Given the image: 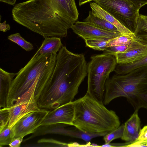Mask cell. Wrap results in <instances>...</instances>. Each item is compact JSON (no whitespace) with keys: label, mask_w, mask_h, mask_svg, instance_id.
Listing matches in <instances>:
<instances>
[{"label":"cell","mask_w":147,"mask_h":147,"mask_svg":"<svg viewBox=\"0 0 147 147\" xmlns=\"http://www.w3.org/2000/svg\"><path fill=\"white\" fill-rule=\"evenodd\" d=\"M72 102L49 111L41 126L59 124L73 126L74 109Z\"/></svg>","instance_id":"obj_10"},{"label":"cell","mask_w":147,"mask_h":147,"mask_svg":"<svg viewBox=\"0 0 147 147\" xmlns=\"http://www.w3.org/2000/svg\"><path fill=\"white\" fill-rule=\"evenodd\" d=\"M14 137L12 127L6 126L0 130V147L8 145Z\"/></svg>","instance_id":"obj_24"},{"label":"cell","mask_w":147,"mask_h":147,"mask_svg":"<svg viewBox=\"0 0 147 147\" xmlns=\"http://www.w3.org/2000/svg\"><path fill=\"white\" fill-rule=\"evenodd\" d=\"M72 103L73 126L86 133L107 134L118 127L119 118L115 112L108 109L87 93Z\"/></svg>","instance_id":"obj_4"},{"label":"cell","mask_w":147,"mask_h":147,"mask_svg":"<svg viewBox=\"0 0 147 147\" xmlns=\"http://www.w3.org/2000/svg\"><path fill=\"white\" fill-rule=\"evenodd\" d=\"M124 97L134 111L147 109V66L123 75L117 74L107 79L105 84L103 103L109 104L119 97Z\"/></svg>","instance_id":"obj_5"},{"label":"cell","mask_w":147,"mask_h":147,"mask_svg":"<svg viewBox=\"0 0 147 147\" xmlns=\"http://www.w3.org/2000/svg\"><path fill=\"white\" fill-rule=\"evenodd\" d=\"M132 143L127 142L124 143H111L105 144L101 146L100 147H128V146Z\"/></svg>","instance_id":"obj_31"},{"label":"cell","mask_w":147,"mask_h":147,"mask_svg":"<svg viewBox=\"0 0 147 147\" xmlns=\"http://www.w3.org/2000/svg\"><path fill=\"white\" fill-rule=\"evenodd\" d=\"M38 143H47L55 145V146L57 147H74L80 146L81 145L77 143H73L68 144L53 139H42L38 141Z\"/></svg>","instance_id":"obj_27"},{"label":"cell","mask_w":147,"mask_h":147,"mask_svg":"<svg viewBox=\"0 0 147 147\" xmlns=\"http://www.w3.org/2000/svg\"><path fill=\"white\" fill-rule=\"evenodd\" d=\"M87 64L84 55L74 53L62 45L49 86L37 102L39 107L52 110L73 101L87 76Z\"/></svg>","instance_id":"obj_2"},{"label":"cell","mask_w":147,"mask_h":147,"mask_svg":"<svg viewBox=\"0 0 147 147\" xmlns=\"http://www.w3.org/2000/svg\"><path fill=\"white\" fill-rule=\"evenodd\" d=\"M134 34L137 28L139 9L130 0H93Z\"/></svg>","instance_id":"obj_7"},{"label":"cell","mask_w":147,"mask_h":147,"mask_svg":"<svg viewBox=\"0 0 147 147\" xmlns=\"http://www.w3.org/2000/svg\"><path fill=\"white\" fill-rule=\"evenodd\" d=\"M134 34L122 35L112 39L107 46H128L134 38Z\"/></svg>","instance_id":"obj_22"},{"label":"cell","mask_w":147,"mask_h":147,"mask_svg":"<svg viewBox=\"0 0 147 147\" xmlns=\"http://www.w3.org/2000/svg\"><path fill=\"white\" fill-rule=\"evenodd\" d=\"M49 111L41 109L38 111L29 113L19 120L12 127L14 137L33 134L42 125Z\"/></svg>","instance_id":"obj_8"},{"label":"cell","mask_w":147,"mask_h":147,"mask_svg":"<svg viewBox=\"0 0 147 147\" xmlns=\"http://www.w3.org/2000/svg\"><path fill=\"white\" fill-rule=\"evenodd\" d=\"M113 38H98L85 40L86 46L95 50L104 51L107 44Z\"/></svg>","instance_id":"obj_21"},{"label":"cell","mask_w":147,"mask_h":147,"mask_svg":"<svg viewBox=\"0 0 147 147\" xmlns=\"http://www.w3.org/2000/svg\"><path fill=\"white\" fill-rule=\"evenodd\" d=\"M85 22L91 24L101 29L114 32H119L113 25L105 20L101 18L94 15L92 11H89L88 16L84 19Z\"/></svg>","instance_id":"obj_19"},{"label":"cell","mask_w":147,"mask_h":147,"mask_svg":"<svg viewBox=\"0 0 147 147\" xmlns=\"http://www.w3.org/2000/svg\"><path fill=\"white\" fill-rule=\"evenodd\" d=\"M56 56L36 51L12 81L6 98V107L30 101L37 102L49 86Z\"/></svg>","instance_id":"obj_3"},{"label":"cell","mask_w":147,"mask_h":147,"mask_svg":"<svg viewBox=\"0 0 147 147\" xmlns=\"http://www.w3.org/2000/svg\"><path fill=\"white\" fill-rule=\"evenodd\" d=\"M24 137L19 136L14 137L8 145L10 147H19L23 140Z\"/></svg>","instance_id":"obj_30"},{"label":"cell","mask_w":147,"mask_h":147,"mask_svg":"<svg viewBox=\"0 0 147 147\" xmlns=\"http://www.w3.org/2000/svg\"><path fill=\"white\" fill-rule=\"evenodd\" d=\"M13 20L44 37H66L78 20L75 0H28L16 4Z\"/></svg>","instance_id":"obj_1"},{"label":"cell","mask_w":147,"mask_h":147,"mask_svg":"<svg viewBox=\"0 0 147 147\" xmlns=\"http://www.w3.org/2000/svg\"><path fill=\"white\" fill-rule=\"evenodd\" d=\"M117 64L114 55L103 53L91 57L87 64L86 93L103 102L106 82L110 74L114 71Z\"/></svg>","instance_id":"obj_6"},{"label":"cell","mask_w":147,"mask_h":147,"mask_svg":"<svg viewBox=\"0 0 147 147\" xmlns=\"http://www.w3.org/2000/svg\"><path fill=\"white\" fill-rule=\"evenodd\" d=\"M90 6L94 15L105 20L114 25L121 34H134L95 3L94 2L90 3Z\"/></svg>","instance_id":"obj_15"},{"label":"cell","mask_w":147,"mask_h":147,"mask_svg":"<svg viewBox=\"0 0 147 147\" xmlns=\"http://www.w3.org/2000/svg\"><path fill=\"white\" fill-rule=\"evenodd\" d=\"M56 125L42 126L39 130L40 135L47 134H60L80 139L88 142L93 138L104 136L107 134H88L83 132L78 129V130H73L66 128L62 125Z\"/></svg>","instance_id":"obj_12"},{"label":"cell","mask_w":147,"mask_h":147,"mask_svg":"<svg viewBox=\"0 0 147 147\" xmlns=\"http://www.w3.org/2000/svg\"><path fill=\"white\" fill-rule=\"evenodd\" d=\"M147 17V16H146Z\"/></svg>","instance_id":"obj_37"},{"label":"cell","mask_w":147,"mask_h":147,"mask_svg":"<svg viewBox=\"0 0 147 147\" xmlns=\"http://www.w3.org/2000/svg\"><path fill=\"white\" fill-rule=\"evenodd\" d=\"M60 38L56 36L47 37L37 51L41 54H52L57 55L63 45Z\"/></svg>","instance_id":"obj_17"},{"label":"cell","mask_w":147,"mask_h":147,"mask_svg":"<svg viewBox=\"0 0 147 147\" xmlns=\"http://www.w3.org/2000/svg\"><path fill=\"white\" fill-rule=\"evenodd\" d=\"M17 73H10L0 68V106L6 107V100L11 83Z\"/></svg>","instance_id":"obj_16"},{"label":"cell","mask_w":147,"mask_h":147,"mask_svg":"<svg viewBox=\"0 0 147 147\" xmlns=\"http://www.w3.org/2000/svg\"><path fill=\"white\" fill-rule=\"evenodd\" d=\"M8 39L17 44L26 51H30L34 48L33 45L25 40L19 33H16L9 36Z\"/></svg>","instance_id":"obj_23"},{"label":"cell","mask_w":147,"mask_h":147,"mask_svg":"<svg viewBox=\"0 0 147 147\" xmlns=\"http://www.w3.org/2000/svg\"><path fill=\"white\" fill-rule=\"evenodd\" d=\"M93 0H79V4L80 6H81L85 3L92 1Z\"/></svg>","instance_id":"obj_35"},{"label":"cell","mask_w":147,"mask_h":147,"mask_svg":"<svg viewBox=\"0 0 147 147\" xmlns=\"http://www.w3.org/2000/svg\"><path fill=\"white\" fill-rule=\"evenodd\" d=\"M139 10L144 6L147 4V0H130Z\"/></svg>","instance_id":"obj_32"},{"label":"cell","mask_w":147,"mask_h":147,"mask_svg":"<svg viewBox=\"0 0 147 147\" xmlns=\"http://www.w3.org/2000/svg\"><path fill=\"white\" fill-rule=\"evenodd\" d=\"M147 142V125L141 129L137 140L128 146V147L145 146Z\"/></svg>","instance_id":"obj_26"},{"label":"cell","mask_w":147,"mask_h":147,"mask_svg":"<svg viewBox=\"0 0 147 147\" xmlns=\"http://www.w3.org/2000/svg\"><path fill=\"white\" fill-rule=\"evenodd\" d=\"M128 46H115L107 47L103 51V53L110 55L115 56L117 53L124 51L127 49Z\"/></svg>","instance_id":"obj_28"},{"label":"cell","mask_w":147,"mask_h":147,"mask_svg":"<svg viewBox=\"0 0 147 147\" xmlns=\"http://www.w3.org/2000/svg\"><path fill=\"white\" fill-rule=\"evenodd\" d=\"M145 146H147V142H146L145 144Z\"/></svg>","instance_id":"obj_36"},{"label":"cell","mask_w":147,"mask_h":147,"mask_svg":"<svg viewBox=\"0 0 147 147\" xmlns=\"http://www.w3.org/2000/svg\"><path fill=\"white\" fill-rule=\"evenodd\" d=\"M147 66V55L136 62L127 64H117L114 71L118 74L123 75L139 68Z\"/></svg>","instance_id":"obj_18"},{"label":"cell","mask_w":147,"mask_h":147,"mask_svg":"<svg viewBox=\"0 0 147 147\" xmlns=\"http://www.w3.org/2000/svg\"><path fill=\"white\" fill-rule=\"evenodd\" d=\"M124 128V124H123L104 136L105 144H108L115 139L121 138L123 134Z\"/></svg>","instance_id":"obj_25"},{"label":"cell","mask_w":147,"mask_h":147,"mask_svg":"<svg viewBox=\"0 0 147 147\" xmlns=\"http://www.w3.org/2000/svg\"><path fill=\"white\" fill-rule=\"evenodd\" d=\"M141 121L138 111H134L125 123L123 132L121 139L127 142L133 143L137 139L141 130Z\"/></svg>","instance_id":"obj_14"},{"label":"cell","mask_w":147,"mask_h":147,"mask_svg":"<svg viewBox=\"0 0 147 147\" xmlns=\"http://www.w3.org/2000/svg\"><path fill=\"white\" fill-rule=\"evenodd\" d=\"M17 0H0L1 2H3L11 5H14Z\"/></svg>","instance_id":"obj_34"},{"label":"cell","mask_w":147,"mask_h":147,"mask_svg":"<svg viewBox=\"0 0 147 147\" xmlns=\"http://www.w3.org/2000/svg\"><path fill=\"white\" fill-rule=\"evenodd\" d=\"M9 113L8 126L12 128L21 119L31 113L40 110L35 101L20 103L7 107Z\"/></svg>","instance_id":"obj_13"},{"label":"cell","mask_w":147,"mask_h":147,"mask_svg":"<svg viewBox=\"0 0 147 147\" xmlns=\"http://www.w3.org/2000/svg\"><path fill=\"white\" fill-rule=\"evenodd\" d=\"M136 38L147 44V17L139 14L137 29L134 33Z\"/></svg>","instance_id":"obj_20"},{"label":"cell","mask_w":147,"mask_h":147,"mask_svg":"<svg viewBox=\"0 0 147 147\" xmlns=\"http://www.w3.org/2000/svg\"><path fill=\"white\" fill-rule=\"evenodd\" d=\"M147 55V44L135 36L124 51L115 56L117 64H127L137 61Z\"/></svg>","instance_id":"obj_11"},{"label":"cell","mask_w":147,"mask_h":147,"mask_svg":"<svg viewBox=\"0 0 147 147\" xmlns=\"http://www.w3.org/2000/svg\"><path fill=\"white\" fill-rule=\"evenodd\" d=\"M71 28L84 40L98 38H114L122 35L119 32L105 30L85 21H77Z\"/></svg>","instance_id":"obj_9"},{"label":"cell","mask_w":147,"mask_h":147,"mask_svg":"<svg viewBox=\"0 0 147 147\" xmlns=\"http://www.w3.org/2000/svg\"><path fill=\"white\" fill-rule=\"evenodd\" d=\"M9 113L7 107L1 108L0 110V130L8 125Z\"/></svg>","instance_id":"obj_29"},{"label":"cell","mask_w":147,"mask_h":147,"mask_svg":"<svg viewBox=\"0 0 147 147\" xmlns=\"http://www.w3.org/2000/svg\"><path fill=\"white\" fill-rule=\"evenodd\" d=\"M6 20H5L2 23L1 22L0 23V30L1 31L5 32L10 30V26L8 24H6Z\"/></svg>","instance_id":"obj_33"}]
</instances>
